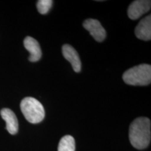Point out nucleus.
<instances>
[{"label": "nucleus", "mask_w": 151, "mask_h": 151, "mask_svg": "<svg viewBox=\"0 0 151 151\" xmlns=\"http://www.w3.org/2000/svg\"><path fill=\"white\" fill-rule=\"evenodd\" d=\"M129 137L130 143L135 148H146L150 142V119L146 117L135 119L130 124Z\"/></svg>", "instance_id": "obj_1"}, {"label": "nucleus", "mask_w": 151, "mask_h": 151, "mask_svg": "<svg viewBox=\"0 0 151 151\" xmlns=\"http://www.w3.org/2000/svg\"><path fill=\"white\" fill-rule=\"evenodd\" d=\"M122 79L130 86H148L151 82V66L147 64L135 66L123 73Z\"/></svg>", "instance_id": "obj_2"}, {"label": "nucleus", "mask_w": 151, "mask_h": 151, "mask_svg": "<svg viewBox=\"0 0 151 151\" xmlns=\"http://www.w3.org/2000/svg\"><path fill=\"white\" fill-rule=\"evenodd\" d=\"M20 109L24 118L30 123H39L45 118V110L42 104L34 97L24 98L20 103Z\"/></svg>", "instance_id": "obj_3"}, {"label": "nucleus", "mask_w": 151, "mask_h": 151, "mask_svg": "<svg viewBox=\"0 0 151 151\" xmlns=\"http://www.w3.org/2000/svg\"><path fill=\"white\" fill-rule=\"evenodd\" d=\"M151 1L149 0H137L133 1L128 8V16L132 20H137L150 10Z\"/></svg>", "instance_id": "obj_4"}, {"label": "nucleus", "mask_w": 151, "mask_h": 151, "mask_svg": "<svg viewBox=\"0 0 151 151\" xmlns=\"http://www.w3.org/2000/svg\"><path fill=\"white\" fill-rule=\"evenodd\" d=\"M85 29L89 32L92 37L98 42H101L106 37L104 28L99 21L95 19H87L83 24Z\"/></svg>", "instance_id": "obj_5"}, {"label": "nucleus", "mask_w": 151, "mask_h": 151, "mask_svg": "<svg viewBox=\"0 0 151 151\" xmlns=\"http://www.w3.org/2000/svg\"><path fill=\"white\" fill-rule=\"evenodd\" d=\"M62 54L65 58L71 63L75 72H80L81 70V62L76 50L69 44L62 46Z\"/></svg>", "instance_id": "obj_6"}, {"label": "nucleus", "mask_w": 151, "mask_h": 151, "mask_svg": "<svg viewBox=\"0 0 151 151\" xmlns=\"http://www.w3.org/2000/svg\"><path fill=\"white\" fill-rule=\"evenodd\" d=\"M24 46L29 51V60L35 62L39 61L42 56L40 45L38 41L31 37H27L24 40Z\"/></svg>", "instance_id": "obj_7"}, {"label": "nucleus", "mask_w": 151, "mask_h": 151, "mask_svg": "<svg viewBox=\"0 0 151 151\" xmlns=\"http://www.w3.org/2000/svg\"><path fill=\"white\" fill-rule=\"evenodd\" d=\"M1 116L6 122V129L11 134H16L18 132V121L16 114L9 109L1 110Z\"/></svg>", "instance_id": "obj_8"}, {"label": "nucleus", "mask_w": 151, "mask_h": 151, "mask_svg": "<svg viewBox=\"0 0 151 151\" xmlns=\"http://www.w3.org/2000/svg\"><path fill=\"white\" fill-rule=\"evenodd\" d=\"M135 35L138 39L143 41L151 39V16L145 17L138 24L135 29Z\"/></svg>", "instance_id": "obj_9"}, {"label": "nucleus", "mask_w": 151, "mask_h": 151, "mask_svg": "<svg viewBox=\"0 0 151 151\" xmlns=\"http://www.w3.org/2000/svg\"><path fill=\"white\" fill-rule=\"evenodd\" d=\"M75 140L70 135H66L60 139L58 151H75Z\"/></svg>", "instance_id": "obj_10"}, {"label": "nucleus", "mask_w": 151, "mask_h": 151, "mask_svg": "<svg viewBox=\"0 0 151 151\" xmlns=\"http://www.w3.org/2000/svg\"><path fill=\"white\" fill-rule=\"evenodd\" d=\"M52 6V0H39L37 1V7L41 14H46Z\"/></svg>", "instance_id": "obj_11"}]
</instances>
